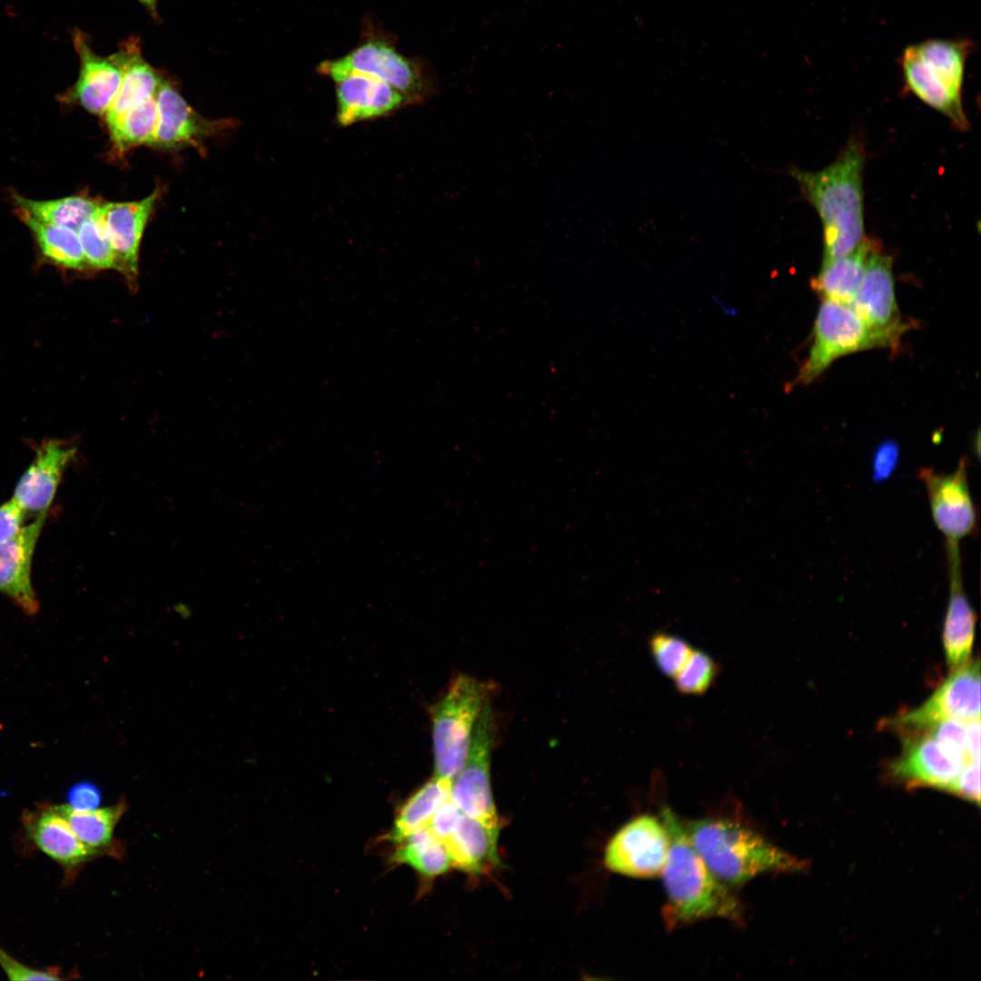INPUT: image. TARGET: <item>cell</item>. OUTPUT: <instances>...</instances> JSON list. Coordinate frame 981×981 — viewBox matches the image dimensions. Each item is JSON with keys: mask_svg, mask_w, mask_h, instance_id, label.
<instances>
[{"mask_svg": "<svg viewBox=\"0 0 981 981\" xmlns=\"http://www.w3.org/2000/svg\"><path fill=\"white\" fill-rule=\"evenodd\" d=\"M21 216L35 234L43 254L49 261L72 270H81L87 266L75 230L44 223L26 214L21 213Z\"/></svg>", "mask_w": 981, "mask_h": 981, "instance_id": "cell-29", "label": "cell"}, {"mask_svg": "<svg viewBox=\"0 0 981 981\" xmlns=\"http://www.w3.org/2000/svg\"><path fill=\"white\" fill-rule=\"evenodd\" d=\"M918 478L924 483L934 523L946 541L958 543L977 530L978 516L969 488L966 459H961L949 473L921 468Z\"/></svg>", "mask_w": 981, "mask_h": 981, "instance_id": "cell-11", "label": "cell"}, {"mask_svg": "<svg viewBox=\"0 0 981 981\" xmlns=\"http://www.w3.org/2000/svg\"><path fill=\"white\" fill-rule=\"evenodd\" d=\"M500 828V826L489 825L461 811L442 841L451 855L452 866L470 874L485 873L498 866Z\"/></svg>", "mask_w": 981, "mask_h": 981, "instance_id": "cell-20", "label": "cell"}, {"mask_svg": "<svg viewBox=\"0 0 981 981\" xmlns=\"http://www.w3.org/2000/svg\"><path fill=\"white\" fill-rule=\"evenodd\" d=\"M391 856L392 862L406 864L426 877H435L452 866L445 845L425 827L412 833Z\"/></svg>", "mask_w": 981, "mask_h": 981, "instance_id": "cell-30", "label": "cell"}, {"mask_svg": "<svg viewBox=\"0 0 981 981\" xmlns=\"http://www.w3.org/2000/svg\"><path fill=\"white\" fill-rule=\"evenodd\" d=\"M719 669V664L709 654L693 649L673 677L676 690L685 696L702 695L712 687Z\"/></svg>", "mask_w": 981, "mask_h": 981, "instance_id": "cell-32", "label": "cell"}, {"mask_svg": "<svg viewBox=\"0 0 981 981\" xmlns=\"http://www.w3.org/2000/svg\"><path fill=\"white\" fill-rule=\"evenodd\" d=\"M54 807L81 842L97 852L111 845L114 830L126 808L124 802L89 810H76L67 804Z\"/></svg>", "mask_w": 981, "mask_h": 981, "instance_id": "cell-27", "label": "cell"}, {"mask_svg": "<svg viewBox=\"0 0 981 981\" xmlns=\"http://www.w3.org/2000/svg\"><path fill=\"white\" fill-rule=\"evenodd\" d=\"M158 120L155 95L107 124L118 152L141 144H152Z\"/></svg>", "mask_w": 981, "mask_h": 981, "instance_id": "cell-31", "label": "cell"}, {"mask_svg": "<svg viewBox=\"0 0 981 981\" xmlns=\"http://www.w3.org/2000/svg\"><path fill=\"white\" fill-rule=\"evenodd\" d=\"M489 690L486 683L467 675H459L432 708L436 777L452 780L461 769L476 722L489 700Z\"/></svg>", "mask_w": 981, "mask_h": 981, "instance_id": "cell-5", "label": "cell"}, {"mask_svg": "<svg viewBox=\"0 0 981 981\" xmlns=\"http://www.w3.org/2000/svg\"><path fill=\"white\" fill-rule=\"evenodd\" d=\"M319 72L334 82L352 74L375 77L412 104L425 102L439 89L436 75L427 64L404 56L392 43L378 36L367 38L340 58L322 62Z\"/></svg>", "mask_w": 981, "mask_h": 981, "instance_id": "cell-4", "label": "cell"}, {"mask_svg": "<svg viewBox=\"0 0 981 981\" xmlns=\"http://www.w3.org/2000/svg\"><path fill=\"white\" fill-rule=\"evenodd\" d=\"M157 193L134 202L101 204L96 213L102 221L115 259L116 269L131 287L136 285L139 248L153 212Z\"/></svg>", "mask_w": 981, "mask_h": 981, "instance_id": "cell-13", "label": "cell"}, {"mask_svg": "<svg viewBox=\"0 0 981 981\" xmlns=\"http://www.w3.org/2000/svg\"><path fill=\"white\" fill-rule=\"evenodd\" d=\"M25 512L13 497L0 506V543L12 539L21 530Z\"/></svg>", "mask_w": 981, "mask_h": 981, "instance_id": "cell-39", "label": "cell"}, {"mask_svg": "<svg viewBox=\"0 0 981 981\" xmlns=\"http://www.w3.org/2000/svg\"><path fill=\"white\" fill-rule=\"evenodd\" d=\"M46 514L47 511L39 513L32 523L24 526L15 536L0 543V592L28 614L38 610V600L31 580V566Z\"/></svg>", "mask_w": 981, "mask_h": 981, "instance_id": "cell-16", "label": "cell"}, {"mask_svg": "<svg viewBox=\"0 0 981 981\" xmlns=\"http://www.w3.org/2000/svg\"><path fill=\"white\" fill-rule=\"evenodd\" d=\"M76 449L58 440L45 441L16 484L13 498L25 510L47 511L63 473L74 458Z\"/></svg>", "mask_w": 981, "mask_h": 981, "instance_id": "cell-17", "label": "cell"}, {"mask_svg": "<svg viewBox=\"0 0 981 981\" xmlns=\"http://www.w3.org/2000/svg\"><path fill=\"white\" fill-rule=\"evenodd\" d=\"M137 1H139L141 4H143L147 8V10L150 12V14L152 15V16L154 19L159 20L158 13H157V0H137Z\"/></svg>", "mask_w": 981, "mask_h": 981, "instance_id": "cell-42", "label": "cell"}, {"mask_svg": "<svg viewBox=\"0 0 981 981\" xmlns=\"http://www.w3.org/2000/svg\"><path fill=\"white\" fill-rule=\"evenodd\" d=\"M451 780L434 777L402 806L389 837L403 841L412 833L428 827L437 809L450 798Z\"/></svg>", "mask_w": 981, "mask_h": 981, "instance_id": "cell-25", "label": "cell"}, {"mask_svg": "<svg viewBox=\"0 0 981 981\" xmlns=\"http://www.w3.org/2000/svg\"><path fill=\"white\" fill-rule=\"evenodd\" d=\"M865 152L851 138L828 166L809 172L790 165L801 196L817 211L823 229L822 265L852 252L864 234L863 169ZM821 265V266H822Z\"/></svg>", "mask_w": 981, "mask_h": 981, "instance_id": "cell-1", "label": "cell"}, {"mask_svg": "<svg viewBox=\"0 0 981 981\" xmlns=\"http://www.w3.org/2000/svg\"><path fill=\"white\" fill-rule=\"evenodd\" d=\"M966 723L958 719H944L921 730L927 731L947 748L971 761L966 747Z\"/></svg>", "mask_w": 981, "mask_h": 981, "instance_id": "cell-36", "label": "cell"}, {"mask_svg": "<svg viewBox=\"0 0 981 981\" xmlns=\"http://www.w3.org/2000/svg\"><path fill=\"white\" fill-rule=\"evenodd\" d=\"M494 739L495 720L488 700L476 722L464 765L451 780L450 799L463 814L500 827L490 787Z\"/></svg>", "mask_w": 981, "mask_h": 981, "instance_id": "cell-7", "label": "cell"}, {"mask_svg": "<svg viewBox=\"0 0 981 981\" xmlns=\"http://www.w3.org/2000/svg\"><path fill=\"white\" fill-rule=\"evenodd\" d=\"M689 838L707 867L729 887L755 877L796 872L803 864L755 829L727 818H704L685 825Z\"/></svg>", "mask_w": 981, "mask_h": 981, "instance_id": "cell-3", "label": "cell"}, {"mask_svg": "<svg viewBox=\"0 0 981 981\" xmlns=\"http://www.w3.org/2000/svg\"><path fill=\"white\" fill-rule=\"evenodd\" d=\"M901 67L907 87L921 101L946 116L961 131L969 123L962 106L961 95L953 92L917 55L911 45L901 55Z\"/></svg>", "mask_w": 981, "mask_h": 981, "instance_id": "cell-23", "label": "cell"}, {"mask_svg": "<svg viewBox=\"0 0 981 981\" xmlns=\"http://www.w3.org/2000/svg\"><path fill=\"white\" fill-rule=\"evenodd\" d=\"M876 243L865 237L849 253L822 265L810 281L812 290L824 300L849 305L859 288L868 256Z\"/></svg>", "mask_w": 981, "mask_h": 981, "instance_id": "cell-24", "label": "cell"}, {"mask_svg": "<svg viewBox=\"0 0 981 981\" xmlns=\"http://www.w3.org/2000/svg\"><path fill=\"white\" fill-rule=\"evenodd\" d=\"M900 756L889 765L890 777L909 787L949 792L970 761L950 750L926 730L904 731Z\"/></svg>", "mask_w": 981, "mask_h": 981, "instance_id": "cell-12", "label": "cell"}, {"mask_svg": "<svg viewBox=\"0 0 981 981\" xmlns=\"http://www.w3.org/2000/svg\"><path fill=\"white\" fill-rule=\"evenodd\" d=\"M893 258L882 253L878 243L872 249L863 279L848 305L880 341L882 347L896 349L909 327L898 310L893 277Z\"/></svg>", "mask_w": 981, "mask_h": 981, "instance_id": "cell-10", "label": "cell"}, {"mask_svg": "<svg viewBox=\"0 0 981 981\" xmlns=\"http://www.w3.org/2000/svg\"><path fill=\"white\" fill-rule=\"evenodd\" d=\"M336 118L342 126L372 120L413 104L403 94L375 77L349 74L335 82Z\"/></svg>", "mask_w": 981, "mask_h": 981, "instance_id": "cell-15", "label": "cell"}, {"mask_svg": "<svg viewBox=\"0 0 981 981\" xmlns=\"http://www.w3.org/2000/svg\"><path fill=\"white\" fill-rule=\"evenodd\" d=\"M945 549L949 595L942 642L946 664L953 670L970 659L976 616L964 590L959 545L946 541Z\"/></svg>", "mask_w": 981, "mask_h": 981, "instance_id": "cell-14", "label": "cell"}, {"mask_svg": "<svg viewBox=\"0 0 981 981\" xmlns=\"http://www.w3.org/2000/svg\"><path fill=\"white\" fill-rule=\"evenodd\" d=\"M15 200L21 213L44 223L68 227L76 232L101 205L91 198L80 195L44 201L15 195Z\"/></svg>", "mask_w": 981, "mask_h": 981, "instance_id": "cell-28", "label": "cell"}, {"mask_svg": "<svg viewBox=\"0 0 981 981\" xmlns=\"http://www.w3.org/2000/svg\"><path fill=\"white\" fill-rule=\"evenodd\" d=\"M25 824L35 846L63 866L81 865L99 853L81 842L54 806L29 814Z\"/></svg>", "mask_w": 981, "mask_h": 981, "instance_id": "cell-22", "label": "cell"}, {"mask_svg": "<svg viewBox=\"0 0 981 981\" xmlns=\"http://www.w3.org/2000/svg\"><path fill=\"white\" fill-rule=\"evenodd\" d=\"M911 47L941 81L961 95L966 59L974 47L972 41L928 39Z\"/></svg>", "mask_w": 981, "mask_h": 981, "instance_id": "cell-26", "label": "cell"}, {"mask_svg": "<svg viewBox=\"0 0 981 981\" xmlns=\"http://www.w3.org/2000/svg\"><path fill=\"white\" fill-rule=\"evenodd\" d=\"M155 99L158 120L151 145L175 148L197 145L203 138L218 131L221 124L198 114L166 81H162Z\"/></svg>", "mask_w": 981, "mask_h": 981, "instance_id": "cell-18", "label": "cell"}, {"mask_svg": "<svg viewBox=\"0 0 981 981\" xmlns=\"http://www.w3.org/2000/svg\"><path fill=\"white\" fill-rule=\"evenodd\" d=\"M980 661L969 659L951 670L947 679L919 707L885 721L884 727L921 730L944 719L980 718Z\"/></svg>", "mask_w": 981, "mask_h": 981, "instance_id": "cell-8", "label": "cell"}, {"mask_svg": "<svg viewBox=\"0 0 981 981\" xmlns=\"http://www.w3.org/2000/svg\"><path fill=\"white\" fill-rule=\"evenodd\" d=\"M901 448L894 439H886L880 441L873 451L870 472L871 479L875 483H882L889 480L896 472L900 462Z\"/></svg>", "mask_w": 981, "mask_h": 981, "instance_id": "cell-35", "label": "cell"}, {"mask_svg": "<svg viewBox=\"0 0 981 981\" xmlns=\"http://www.w3.org/2000/svg\"><path fill=\"white\" fill-rule=\"evenodd\" d=\"M949 792L978 805L980 801V761L968 762L956 778Z\"/></svg>", "mask_w": 981, "mask_h": 981, "instance_id": "cell-37", "label": "cell"}, {"mask_svg": "<svg viewBox=\"0 0 981 981\" xmlns=\"http://www.w3.org/2000/svg\"><path fill=\"white\" fill-rule=\"evenodd\" d=\"M669 836L667 860L660 874L666 892L662 910L668 928L708 918L741 923L743 908L738 897L718 879L692 846L685 825L664 807L661 818Z\"/></svg>", "mask_w": 981, "mask_h": 981, "instance_id": "cell-2", "label": "cell"}, {"mask_svg": "<svg viewBox=\"0 0 981 981\" xmlns=\"http://www.w3.org/2000/svg\"><path fill=\"white\" fill-rule=\"evenodd\" d=\"M0 966L10 980H60L63 979L53 970L31 968L13 958L0 947Z\"/></svg>", "mask_w": 981, "mask_h": 981, "instance_id": "cell-38", "label": "cell"}, {"mask_svg": "<svg viewBox=\"0 0 981 981\" xmlns=\"http://www.w3.org/2000/svg\"><path fill=\"white\" fill-rule=\"evenodd\" d=\"M66 799V804L74 809L89 810L99 808L102 796L98 788L94 784L79 782L68 789Z\"/></svg>", "mask_w": 981, "mask_h": 981, "instance_id": "cell-40", "label": "cell"}, {"mask_svg": "<svg viewBox=\"0 0 981 981\" xmlns=\"http://www.w3.org/2000/svg\"><path fill=\"white\" fill-rule=\"evenodd\" d=\"M649 647L658 669L669 678L678 673L693 649L683 638L662 631L650 637Z\"/></svg>", "mask_w": 981, "mask_h": 981, "instance_id": "cell-34", "label": "cell"}, {"mask_svg": "<svg viewBox=\"0 0 981 981\" xmlns=\"http://www.w3.org/2000/svg\"><path fill=\"white\" fill-rule=\"evenodd\" d=\"M77 234L88 266L102 270L116 269L113 248L96 212L80 225Z\"/></svg>", "mask_w": 981, "mask_h": 981, "instance_id": "cell-33", "label": "cell"}, {"mask_svg": "<svg viewBox=\"0 0 981 981\" xmlns=\"http://www.w3.org/2000/svg\"><path fill=\"white\" fill-rule=\"evenodd\" d=\"M875 347H882L880 341L848 305L823 300L815 320L808 355L787 388L808 385L836 359Z\"/></svg>", "mask_w": 981, "mask_h": 981, "instance_id": "cell-6", "label": "cell"}, {"mask_svg": "<svg viewBox=\"0 0 981 981\" xmlns=\"http://www.w3.org/2000/svg\"><path fill=\"white\" fill-rule=\"evenodd\" d=\"M669 847L662 819L644 814L621 827L604 852V864L612 872L636 878L660 876Z\"/></svg>", "mask_w": 981, "mask_h": 981, "instance_id": "cell-9", "label": "cell"}, {"mask_svg": "<svg viewBox=\"0 0 981 981\" xmlns=\"http://www.w3.org/2000/svg\"><path fill=\"white\" fill-rule=\"evenodd\" d=\"M966 747L971 761H980V718L966 723Z\"/></svg>", "mask_w": 981, "mask_h": 981, "instance_id": "cell-41", "label": "cell"}, {"mask_svg": "<svg viewBox=\"0 0 981 981\" xmlns=\"http://www.w3.org/2000/svg\"><path fill=\"white\" fill-rule=\"evenodd\" d=\"M73 42L80 60V71L68 95L88 112L104 114L118 91L121 72L109 57L94 52L82 31L74 30Z\"/></svg>", "mask_w": 981, "mask_h": 981, "instance_id": "cell-19", "label": "cell"}, {"mask_svg": "<svg viewBox=\"0 0 981 981\" xmlns=\"http://www.w3.org/2000/svg\"><path fill=\"white\" fill-rule=\"evenodd\" d=\"M121 72L118 91L104 114L106 124L154 96L163 79L143 57L138 40L130 37L109 57Z\"/></svg>", "mask_w": 981, "mask_h": 981, "instance_id": "cell-21", "label": "cell"}]
</instances>
